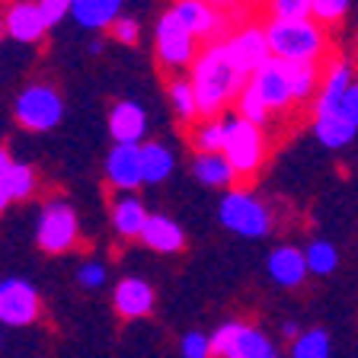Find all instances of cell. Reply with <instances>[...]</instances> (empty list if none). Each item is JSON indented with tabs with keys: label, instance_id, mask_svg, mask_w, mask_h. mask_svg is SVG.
Returning <instances> with one entry per match:
<instances>
[{
	"label": "cell",
	"instance_id": "cb8c5ba5",
	"mask_svg": "<svg viewBox=\"0 0 358 358\" xmlns=\"http://www.w3.org/2000/svg\"><path fill=\"white\" fill-rule=\"evenodd\" d=\"M141 160H144V182H150V186L164 182L173 173V154L164 144H157V141L141 144Z\"/></svg>",
	"mask_w": 358,
	"mask_h": 358
},
{
	"label": "cell",
	"instance_id": "ac0fdd59",
	"mask_svg": "<svg viewBox=\"0 0 358 358\" xmlns=\"http://www.w3.org/2000/svg\"><path fill=\"white\" fill-rule=\"evenodd\" d=\"M109 131L115 144H141L144 131H148V115L138 103H115L109 112Z\"/></svg>",
	"mask_w": 358,
	"mask_h": 358
},
{
	"label": "cell",
	"instance_id": "277c9868",
	"mask_svg": "<svg viewBox=\"0 0 358 358\" xmlns=\"http://www.w3.org/2000/svg\"><path fill=\"white\" fill-rule=\"evenodd\" d=\"M211 355L215 358H282L275 343L259 327H250V323H240V320L217 327V333L211 336Z\"/></svg>",
	"mask_w": 358,
	"mask_h": 358
},
{
	"label": "cell",
	"instance_id": "4fadbf2b",
	"mask_svg": "<svg viewBox=\"0 0 358 358\" xmlns=\"http://www.w3.org/2000/svg\"><path fill=\"white\" fill-rule=\"evenodd\" d=\"M106 176L115 189L131 192L144 182V160H141V144H115L106 160Z\"/></svg>",
	"mask_w": 358,
	"mask_h": 358
},
{
	"label": "cell",
	"instance_id": "2e32d148",
	"mask_svg": "<svg viewBox=\"0 0 358 358\" xmlns=\"http://www.w3.org/2000/svg\"><path fill=\"white\" fill-rule=\"evenodd\" d=\"M307 275H310V268H307L304 250H298V246H278V250H272V256H268V278L275 285L298 288V285H304Z\"/></svg>",
	"mask_w": 358,
	"mask_h": 358
},
{
	"label": "cell",
	"instance_id": "9a60e30c",
	"mask_svg": "<svg viewBox=\"0 0 358 358\" xmlns=\"http://www.w3.org/2000/svg\"><path fill=\"white\" fill-rule=\"evenodd\" d=\"M112 304L122 320H138V317H148L154 310V288H150L144 278H122L115 285V294H112Z\"/></svg>",
	"mask_w": 358,
	"mask_h": 358
},
{
	"label": "cell",
	"instance_id": "f35d334b",
	"mask_svg": "<svg viewBox=\"0 0 358 358\" xmlns=\"http://www.w3.org/2000/svg\"><path fill=\"white\" fill-rule=\"evenodd\" d=\"M215 10H221V13H231V10L240 7V0H208Z\"/></svg>",
	"mask_w": 358,
	"mask_h": 358
},
{
	"label": "cell",
	"instance_id": "1f68e13d",
	"mask_svg": "<svg viewBox=\"0 0 358 358\" xmlns=\"http://www.w3.org/2000/svg\"><path fill=\"white\" fill-rule=\"evenodd\" d=\"M268 16H278V20L310 16V0H268Z\"/></svg>",
	"mask_w": 358,
	"mask_h": 358
},
{
	"label": "cell",
	"instance_id": "44dd1931",
	"mask_svg": "<svg viewBox=\"0 0 358 358\" xmlns=\"http://www.w3.org/2000/svg\"><path fill=\"white\" fill-rule=\"evenodd\" d=\"M192 176L205 186H221V189H231L237 182V170L231 166V160L224 154H195L192 160Z\"/></svg>",
	"mask_w": 358,
	"mask_h": 358
},
{
	"label": "cell",
	"instance_id": "ffe728a7",
	"mask_svg": "<svg viewBox=\"0 0 358 358\" xmlns=\"http://www.w3.org/2000/svg\"><path fill=\"white\" fill-rule=\"evenodd\" d=\"M148 217L150 215H148V208H144V201L134 199V195H122V199L112 205V227L125 240H131V237L141 240Z\"/></svg>",
	"mask_w": 358,
	"mask_h": 358
},
{
	"label": "cell",
	"instance_id": "f546056e",
	"mask_svg": "<svg viewBox=\"0 0 358 358\" xmlns=\"http://www.w3.org/2000/svg\"><path fill=\"white\" fill-rule=\"evenodd\" d=\"M349 3L352 0H310V16L320 26H336V22L349 13Z\"/></svg>",
	"mask_w": 358,
	"mask_h": 358
},
{
	"label": "cell",
	"instance_id": "d590c367",
	"mask_svg": "<svg viewBox=\"0 0 358 358\" xmlns=\"http://www.w3.org/2000/svg\"><path fill=\"white\" fill-rule=\"evenodd\" d=\"M77 282H80L83 288H99V285L106 282V266L103 262H83V266L77 268Z\"/></svg>",
	"mask_w": 358,
	"mask_h": 358
},
{
	"label": "cell",
	"instance_id": "8992f818",
	"mask_svg": "<svg viewBox=\"0 0 358 358\" xmlns=\"http://www.w3.org/2000/svg\"><path fill=\"white\" fill-rule=\"evenodd\" d=\"M77 237H80V227H77L74 208L61 199L48 201L42 208V215H38V231H36L38 250L48 256L67 253V250H74Z\"/></svg>",
	"mask_w": 358,
	"mask_h": 358
},
{
	"label": "cell",
	"instance_id": "d6a6232c",
	"mask_svg": "<svg viewBox=\"0 0 358 358\" xmlns=\"http://www.w3.org/2000/svg\"><path fill=\"white\" fill-rule=\"evenodd\" d=\"M179 355L182 358H215L211 355V339L201 333H186L179 343Z\"/></svg>",
	"mask_w": 358,
	"mask_h": 358
},
{
	"label": "cell",
	"instance_id": "8fae6325",
	"mask_svg": "<svg viewBox=\"0 0 358 358\" xmlns=\"http://www.w3.org/2000/svg\"><path fill=\"white\" fill-rule=\"evenodd\" d=\"M250 83L256 87V93L262 96V103L272 109V115L275 112H288L294 109V93H291V83H288V74H285V61L278 58H268L266 64L256 71L253 77H250Z\"/></svg>",
	"mask_w": 358,
	"mask_h": 358
},
{
	"label": "cell",
	"instance_id": "ba28073f",
	"mask_svg": "<svg viewBox=\"0 0 358 358\" xmlns=\"http://www.w3.org/2000/svg\"><path fill=\"white\" fill-rule=\"evenodd\" d=\"M195 42L199 38L189 32V26L173 13V7L157 22V58L166 67H182L195 61Z\"/></svg>",
	"mask_w": 358,
	"mask_h": 358
},
{
	"label": "cell",
	"instance_id": "7a4b0ae2",
	"mask_svg": "<svg viewBox=\"0 0 358 358\" xmlns=\"http://www.w3.org/2000/svg\"><path fill=\"white\" fill-rule=\"evenodd\" d=\"M266 38L272 48V58L294 61V64H320L327 58V26L301 16V20H278L268 16Z\"/></svg>",
	"mask_w": 358,
	"mask_h": 358
},
{
	"label": "cell",
	"instance_id": "52a82bcc",
	"mask_svg": "<svg viewBox=\"0 0 358 358\" xmlns=\"http://www.w3.org/2000/svg\"><path fill=\"white\" fill-rule=\"evenodd\" d=\"M16 122L29 131H48L61 122V112H64V103H61L58 90L45 87V83H32L16 96Z\"/></svg>",
	"mask_w": 358,
	"mask_h": 358
},
{
	"label": "cell",
	"instance_id": "74e56055",
	"mask_svg": "<svg viewBox=\"0 0 358 358\" xmlns=\"http://www.w3.org/2000/svg\"><path fill=\"white\" fill-rule=\"evenodd\" d=\"M339 112H343L345 119H349L352 125L358 128V80H352V87L345 90V96H343V106H339Z\"/></svg>",
	"mask_w": 358,
	"mask_h": 358
},
{
	"label": "cell",
	"instance_id": "7c38bea8",
	"mask_svg": "<svg viewBox=\"0 0 358 358\" xmlns=\"http://www.w3.org/2000/svg\"><path fill=\"white\" fill-rule=\"evenodd\" d=\"M352 80H355V67H352V61H345V58L329 61L327 71H323L320 93H317V99H313V115L339 112L343 96H345V90L352 87Z\"/></svg>",
	"mask_w": 358,
	"mask_h": 358
},
{
	"label": "cell",
	"instance_id": "4dcf8cb0",
	"mask_svg": "<svg viewBox=\"0 0 358 358\" xmlns=\"http://www.w3.org/2000/svg\"><path fill=\"white\" fill-rule=\"evenodd\" d=\"M36 192V173L29 164H13L10 166V195L13 199H29Z\"/></svg>",
	"mask_w": 358,
	"mask_h": 358
},
{
	"label": "cell",
	"instance_id": "e0dca14e",
	"mask_svg": "<svg viewBox=\"0 0 358 358\" xmlns=\"http://www.w3.org/2000/svg\"><path fill=\"white\" fill-rule=\"evenodd\" d=\"M3 20H7V36H13L16 42H26V45L38 42V38L48 32V22H45L38 3H26V0L13 3Z\"/></svg>",
	"mask_w": 358,
	"mask_h": 358
},
{
	"label": "cell",
	"instance_id": "6da1fadb",
	"mask_svg": "<svg viewBox=\"0 0 358 358\" xmlns=\"http://www.w3.org/2000/svg\"><path fill=\"white\" fill-rule=\"evenodd\" d=\"M192 87L199 99V119H217L227 103L240 96L246 77L237 74V67L227 58L224 42H211L199 58L192 61Z\"/></svg>",
	"mask_w": 358,
	"mask_h": 358
},
{
	"label": "cell",
	"instance_id": "8d00e7d4",
	"mask_svg": "<svg viewBox=\"0 0 358 358\" xmlns=\"http://www.w3.org/2000/svg\"><path fill=\"white\" fill-rule=\"evenodd\" d=\"M10 166H13V160L0 150V215H3V208L13 201V195H10Z\"/></svg>",
	"mask_w": 358,
	"mask_h": 358
},
{
	"label": "cell",
	"instance_id": "60d3db41",
	"mask_svg": "<svg viewBox=\"0 0 358 358\" xmlns=\"http://www.w3.org/2000/svg\"><path fill=\"white\" fill-rule=\"evenodd\" d=\"M7 36V20H3V16H0V38Z\"/></svg>",
	"mask_w": 358,
	"mask_h": 358
},
{
	"label": "cell",
	"instance_id": "3957f363",
	"mask_svg": "<svg viewBox=\"0 0 358 358\" xmlns=\"http://www.w3.org/2000/svg\"><path fill=\"white\" fill-rule=\"evenodd\" d=\"M224 157L231 160L237 176H253L262 164H266L268 144L259 125L240 119V115H227L224 119Z\"/></svg>",
	"mask_w": 358,
	"mask_h": 358
},
{
	"label": "cell",
	"instance_id": "5bb4252c",
	"mask_svg": "<svg viewBox=\"0 0 358 358\" xmlns=\"http://www.w3.org/2000/svg\"><path fill=\"white\" fill-rule=\"evenodd\" d=\"M173 13L189 26L195 38L201 42H211L217 32L224 29V20H221V10H215L208 0H176L173 3Z\"/></svg>",
	"mask_w": 358,
	"mask_h": 358
},
{
	"label": "cell",
	"instance_id": "7402d4cb",
	"mask_svg": "<svg viewBox=\"0 0 358 358\" xmlns=\"http://www.w3.org/2000/svg\"><path fill=\"white\" fill-rule=\"evenodd\" d=\"M71 13L83 29H109L122 13V0H74Z\"/></svg>",
	"mask_w": 358,
	"mask_h": 358
},
{
	"label": "cell",
	"instance_id": "ab89813d",
	"mask_svg": "<svg viewBox=\"0 0 358 358\" xmlns=\"http://www.w3.org/2000/svg\"><path fill=\"white\" fill-rule=\"evenodd\" d=\"M282 333H285V339H291V343H294V339H298V336H301V327H298V323H282Z\"/></svg>",
	"mask_w": 358,
	"mask_h": 358
},
{
	"label": "cell",
	"instance_id": "d6986e66",
	"mask_svg": "<svg viewBox=\"0 0 358 358\" xmlns=\"http://www.w3.org/2000/svg\"><path fill=\"white\" fill-rule=\"evenodd\" d=\"M141 243L154 253H179L186 246V234L179 227L173 217L166 215H150L148 224H144V234H141Z\"/></svg>",
	"mask_w": 358,
	"mask_h": 358
},
{
	"label": "cell",
	"instance_id": "603a6c76",
	"mask_svg": "<svg viewBox=\"0 0 358 358\" xmlns=\"http://www.w3.org/2000/svg\"><path fill=\"white\" fill-rule=\"evenodd\" d=\"M313 134L320 138L323 148L339 150V148H345V144H352L358 128L345 119L343 112H329V115H313Z\"/></svg>",
	"mask_w": 358,
	"mask_h": 358
},
{
	"label": "cell",
	"instance_id": "e575fe53",
	"mask_svg": "<svg viewBox=\"0 0 358 358\" xmlns=\"http://www.w3.org/2000/svg\"><path fill=\"white\" fill-rule=\"evenodd\" d=\"M38 7H42V16L48 22V29H52V26H58L74 10V0H38Z\"/></svg>",
	"mask_w": 358,
	"mask_h": 358
},
{
	"label": "cell",
	"instance_id": "484cf974",
	"mask_svg": "<svg viewBox=\"0 0 358 358\" xmlns=\"http://www.w3.org/2000/svg\"><path fill=\"white\" fill-rule=\"evenodd\" d=\"M224 119H201L192 128L195 154H224Z\"/></svg>",
	"mask_w": 358,
	"mask_h": 358
},
{
	"label": "cell",
	"instance_id": "d4e9b609",
	"mask_svg": "<svg viewBox=\"0 0 358 358\" xmlns=\"http://www.w3.org/2000/svg\"><path fill=\"white\" fill-rule=\"evenodd\" d=\"M288 358H333V343L327 329H307L291 343Z\"/></svg>",
	"mask_w": 358,
	"mask_h": 358
},
{
	"label": "cell",
	"instance_id": "f1b7e54d",
	"mask_svg": "<svg viewBox=\"0 0 358 358\" xmlns=\"http://www.w3.org/2000/svg\"><path fill=\"white\" fill-rule=\"evenodd\" d=\"M166 93H170V106H173V112H176L179 119L182 122L199 119V99H195L192 80H173Z\"/></svg>",
	"mask_w": 358,
	"mask_h": 358
},
{
	"label": "cell",
	"instance_id": "4316f807",
	"mask_svg": "<svg viewBox=\"0 0 358 358\" xmlns=\"http://www.w3.org/2000/svg\"><path fill=\"white\" fill-rule=\"evenodd\" d=\"M237 115L246 122H253V125H259V128H266L268 119H272V109L262 103V96L256 93V87L250 80L243 83V90H240V96H237Z\"/></svg>",
	"mask_w": 358,
	"mask_h": 358
},
{
	"label": "cell",
	"instance_id": "30bf717a",
	"mask_svg": "<svg viewBox=\"0 0 358 358\" xmlns=\"http://www.w3.org/2000/svg\"><path fill=\"white\" fill-rule=\"evenodd\" d=\"M38 317V291L26 278H3L0 282V323L7 327H29Z\"/></svg>",
	"mask_w": 358,
	"mask_h": 358
},
{
	"label": "cell",
	"instance_id": "836d02e7",
	"mask_svg": "<svg viewBox=\"0 0 358 358\" xmlns=\"http://www.w3.org/2000/svg\"><path fill=\"white\" fill-rule=\"evenodd\" d=\"M112 38L122 45H134L138 42V36H141V26H138V20H131V16H119V20L109 26Z\"/></svg>",
	"mask_w": 358,
	"mask_h": 358
},
{
	"label": "cell",
	"instance_id": "83f0119b",
	"mask_svg": "<svg viewBox=\"0 0 358 358\" xmlns=\"http://www.w3.org/2000/svg\"><path fill=\"white\" fill-rule=\"evenodd\" d=\"M304 256H307L310 275H333L336 266H339V250H336L329 240H313V243H307Z\"/></svg>",
	"mask_w": 358,
	"mask_h": 358
},
{
	"label": "cell",
	"instance_id": "9c48e42d",
	"mask_svg": "<svg viewBox=\"0 0 358 358\" xmlns=\"http://www.w3.org/2000/svg\"><path fill=\"white\" fill-rule=\"evenodd\" d=\"M224 48H227L231 64L237 67V74L246 77V80L272 58V48H268V38H266V26H256V22L253 26H243L240 32H234V36L224 42Z\"/></svg>",
	"mask_w": 358,
	"mask_h": 358
},
{
	"label": "cell",
	"instance_id": "5b68a950",
	"mask_svg": "<svg viewBox=\"0 0 358 358\" xmlns=\"http://www.w3.org/2000/svg\"><path fill=\"white\" fill-rule=\"evenodd\" d=\"M221 224L240 237H266L272 231V215L253 192L231 189L221 199Z\"/></svg>",
	"mask_w": 358,
	"mask_h": 358
}]
</instances>
